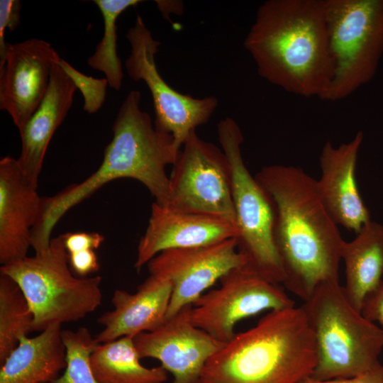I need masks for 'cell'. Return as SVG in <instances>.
I'll list each match as a JSON object with an SVG mask.
<instances>
[{"mask_svg":"<svg viewBox=\"0 0 383 383\" xmlns=\"http://www.w3.org/2000/svg\"><path fill=\"white\" fill-rule=\"evenodd\" d=\"M62 236L68 254L85 250H96L105 240L103 235L96 232L67 233Z\"/></svg>","mask_w":383,"mask_h":383,"instance_id":"obj_28","label":"cell"},{"mask_svg":"<svg viewBox=\"0 0 383 383\" xmlns=\"http://www.w3.org/2000/svg\"><path fill=\"white\" fill-rule=\"evenodd\" d=\"M60 56L47 41L30 38L8 43L0 60V109L20 131L43 100L53 65Z\"/></svg>","mask_w":383,"mask_h":383,"instance_id":"obj_13","label":"cell"},{"mask_svg":"<svg viewBox=\"0 0 383 383\" xmlns=\"http://www.w3.org/2000/svg\"><path fill=\"white\" fill-rule=\"evenodd\" d=\"M362 141V131L338 146L328 140L319 158L321 177L316 179L319 197L334 222L355 233L371 221L355 177Z\"/></svg>","mask_w":383,"mask_h":383,"instance_id":"obj_15","label":"cell"},{"mask_svg":"<svg viewBox=\"0 0 383 383\" xmlns=\"http://www.w3.org/2000/svg\"><path fill=\"white\" fill-rule=\"evenodd\" d=\"M58 61L52 66L43 100L19 131L21 150L17 160L28 181L36 188L48 147L72 107L77 89Z\"/></svg>","mask_w":383,"mask_h":383,"instance_id":"obj_19","label":"cell"},{"mask_svg":"<svg viewBox=\"0 0 383 383\" xmlns=\"http://www.w3.org/2000/svg\"><path fill=\"white\" fill-rule=\"evenodd\" d=\"M218 142L231 170L232 199L235 211L238 250L245 266L267 280L282 284L284 272L275 247V214L267 193L246 167L241 152L244 138L231 118L217 125Z\"/></svg>","mask_w":383,"mask_h":383,"instance_id":"obj_7","label":"cell"},{"mask_svg":"<svg viewBox=\"0 0 383 383\" xmlns=\"http://www.w3.org/2000/svg\"><path fill=\"white\" fill-rule=\"evenodd\" d=\"M361 312L368 320L377 323L383 331V281L366 297Z\"/></svg>","mask_w":383,"mask_h":383,"instance_id":"obj_30","label":"cell"},{"mask_svg":"<svg viewBox=\"0 0 383 383\" xmlns=\"http://www.w3.org/2000/svg\"><path fill=\"white\" fill-rule=\"evenodd\" d=\"M72 272L79 277H87L99 270L98 257L94 250H85L68 254Z\"/></svg>","mask_w":383,"mask_h":383,"instance_id":"obj_29","label":"cell"},{"mask_svg":"<svg viewBox=\"0 0 383 383\" xmlns=\"http://www.w3.org/2000/svg\"><path fill=\"white\" fill-rule=\"evenodd\" d=\"M237 235L236 226L229 221L154 202L148 226L138 242L134 267L140 271L167 250L211 245Z\"/></svg>","mask_w":383,"mask_h":383,"instance_id":"obj_16","label":"cell"},{"mask_svg":"<svg viewBox=\"0 0 383 383\" xmlns=\"http://www.w3.org/2000/svg\"><path fill=\"white\" fill-rule=\"evenodd\" d=\"M221 286L202 294L190 311V320L216 340L226 343L236 323L263 311L295 306L280 284L261 277L245 265L231 270Z\"/></svg>","mask_w":383,"mask_h":383,"instance_id":"obj_11","label":"cell"},{"mask_svg":"<svg viewBox=\"0 0 383 383\" xmlns=\"http://www.w3.org/2000/svg\"><path fill=\"white\" fill-rule=\"evenodd\" d=\"M244 46L268 82L323 100L333 77L323 0L265 1Z\"/></svg>","mask_w":383,"mask_h":383,"instance_id":"obj_2","label":"cell"},{"mask_svg":"<svg viewBox=\"0 0 383 383\" xmlns=\"http://www.w3.org/2000/svg\"><path fill=\"white\" fill-rule=\"evenodd\" d=\"M172 293L169 279L152 274L135 293L116 289L111 298L113 309L97 319L103 329L95 336L96 341L104 343L123 336L133 338L157 328L166 321Z\"/></svg>","mask_w":383,"mask_h":383,"instance_id":"obj_18","label":"cell"},{"mask_svg":"<svg viewBox=\"0 0 383 383\" xmlns=\"http://www.w3.org/2000/svg\"><path fill=\"white\" fill-rule=\"evenodd\" d=\"M300 383H383V365L380 363L364 373L351 377L316 380L309 377Z\"/></svg>","mask_w":383,"mask_h":383,"instance_id":"obj_31","label":"cell"},{"mask_svg":"<svg viewBox=\"0 0 383 383\" xmlns=\"http://www.w3.org/2000/svg\"><path fill=\"white\" fill-rule=\"evenodd\" d=\"M101 13L104 34L94 53L87 59L88 65L102 72L109 86L119 90L121 88L123 72L117 52V19L128 8L143 2L140 0H94Z\"/></svg>","mask_w":383,"mask_h":383,"instance_id":"obj_24","label":"cell"},{"mask_svg":"<svg viewBox=\"0 0 383 383\" xmlns=\"http://www.w3.org/2000/svg\"><path fill=\"white\" fill-rule=\"evenodd\" d=\"M131 53L125 61L128 76L134 81H143L153 102L157 130L173 136L176 145H182L196 128L206 123L218 106L214 96L202 99L178 92L160 74L155 55L160 43L155 40L140 15L126 35Z\"/></svg>","mask_w":383,"mask_h":383,"instance_id":"obj_9","label":"cell"},{"mask_svg":"<svg viewBox=\"0 0 383 383\" xmlns=\"http://www.w3.org/2000/svg\"><path fill=\"white\" fill-rule=\"evenodd\" d=\"M170 179L167 205L221 218L235 226L231 170L222 149L193 131L182 147Z\"/></svg>","mask_w":383,"mask_h":383,"instance_id":"obj_10","label":"cell"},{"mask_svg":"<svg viewBox=\"0 0 383 383\" xmlns=\"http://www.w3.org/2000/svg\"><path fill=\"white\" fill-rule=\"evenodd\" d=\"M255 177L273 204L284 287L306 301L321 284L339 282L345 240L319 197L316 179L300 167L282 165L265 166Z\"/></svg>","mask_w":383,"mask_h":383,"instance_id":"obj_1","label":"cell"},{"mask_svg":"<svg viewBox=\"0 0 383 383\" xmlns=\"http://www.w3.org/2000/svg\"><path fill=\"white\" fill-rule=\"evenodd\" d=\"M244 265L245 260L238 250L235 238L207 245L167 250L147 264L150 274L172 282L166 320L193 305L224 275Z\"/></svg>","mask_w":383,"mask_h":383,"instance_id":"obj_12","label":"cell"},{"mask_svg":"<svg viewBox=\"0 0 383 383\" xmlns=\"http://www.w3.org/2000/svg\"><path fill=\"white\" fill-rule=\"evenodd\" d=\"M23 174L17 159L0 160V262L28 256L31 233L40 211L42 197Z\"/></svg>","mask_w":383,"mask_h":383,"instance_id":"obj_17","label":"cell"},{"mask_svg":"<svg viewBox=\"0 0 383 383\" xmlns=\"http://www.w3.org/2000/svg\"><path fill=\"white\" fill-rule=\"evenodd\" d=\"M34 315L18 284L0 272V365L33 331Z\"/></svg>","mask_w":383,"mask_h":383,"instance_id":"obj_23","label":"cell"},{"mask_svg":"<svg viewBox=\"0 0 383 383\" xmlns=\"http://www.w3.org/2000/svg\"><path fill=\"white\" fill-rule=\"evenodd\" d=\"M0 272L23 292L34 315L33 331L79 321L101 304V277L73 274L62 235L43 252L1 265Z\"/></svg>","mask_w":383,"mask_h":383,"instance_id":"obj_6","label":"cell"},{"mask_svg":"<svg viewBox=\"0 0 383 383\" xmlns=\"http://www.w3.org/2000/svg\"><path fill=\"white\" fill-rule=\"evenodd\" d=\"M58 63L63 71L72 80L77 89H79L84 98L83 109L89 113L97 112L102 106L109 85L106 78L96 79L87 76L77 70L67 61L60 58Z\"/></svg>","mask_w":383,"mask_h":383,"instance_id":"obj_26","label":"cell"},{"mask_svg":"<svg viewBox=\"0 0 383 383\" xmlns=\"http://www.w3.org/2000/svg\"><path fill=\"white\" fill-rule=\"evenodd\" d=\"M192 306L183 308L154 331L133 337L140 358L157 360L172 374L171 383H201L207 362L225 344L192 323Z\"/></svg>","mask_w":383,"mask_h":383,"instance_id":"obj_14","label":"cell"},{"mask_svg":"<svg viewBox=\"0 0 383 383\" xmlns=\"http://www.w3.org/2000/svg\"><path fill=\"white\" fill-rule=\"evenodd\" d=\"M333 77L323 100H342L369 82L383 55V0H323Z\"/></svg>","mask_w":383,"mask_h":383,"instance_id":"obj_8","label":"cell"},{"mask_svg":"<svg viewBox=\"0 0 383 383\" xmlns=\"http://www.w3.org/2000/svg\"><path fill=\"white\" fill-rule=\"evenodd\" d=\"M340 258L345 266V294L361 311L366 297L383 281V226L369 221L352 240L343 242Z\"/></svg>","mask_w":383,"mask_h":383,"instance_id":"obj_21","label":"cell"},{"mask_svg":"<svg viewBox=\"0 0 383 383\" xmlns=\"http://www.w3.org/2000/svg\"><path fill=\"white\" fill-rule=\"evenodd\" d=\"M301 307L316 342L311 378L351 377L380 364L383 331L351 304L340 282L321 284Z\"/></svg>","mask_w":383,"mask_h":383,"instance_id":"obj_4","label":"cell"},{"mask_svg":"<svg viewBox=\"0 0 383 383\" xmlns=\"http://www.w3.org/2000/svg\"><path fill=\"white\" fill-rule=\"evenodd\" d=\"M316 361L313 333L295 306L270 311L236 333L209 360L201 383H300Z\"/></svg>","mask_w":383,"mask_h":383,"instance_id":"obj_3","label":"cell"},{"mask_svg":"<svg viewBox=\"0 0 383 383\" xmlns=\"http://www.w3.org/2000/svg\"><path fill=\"white\" fill-rule=\"evenodd\" d=\"M133 338L123 336L99 343L90 355L91 371L99 383H165L167 372L162 367H146Z\"/></svg>","mask_w":383,"mask_h":383,"instance_id":"obj_22","label":"cell"},{"mask_svg":"<svg viewBox=\"0 0 383 383\" xmlns=\"http://www.w3.org/2000/svg\"><path fill=\"white\" fill-rule=\"evenodd\" d=\"M21 4L18 0L0 1V60L3 59L6 50L5 31L8 28L14 31L21 23Z\"/></svg>","mask_w":383,"mask_h":383,"instance_id":"obj_27","label":"cell"},{"mask_svg":"<svg viewBox=\"0 0 383 383\" xmlns=\"http://www.w3.org/2000/svg\"><path fill=\"white\" fill-rule=\"evenodd\" d=\"M61 324L38 335L21 338L18 346L0 365V383H51L67 366Z\"/></svg>","mask_w":383,"mask_h":383,"instance_id":"obj_20","label":"cell"},{"mask_svg":"<svg viewBox=\"0 0 383 383\" xmlns=\"http://www.w3.org/2000/svg\"><path fill=\"white\" fill-rule=\"evenodd\" d=\"M66 348L65 372L51 383H99L90 365V355L99 344L86 327L77 331L62 330Z\"/></svg>","mask_w":383,"mask_h":383,"instance_id":"obj_25","label":"cell"},{"mask_svg":"<svg viewBox=\"0 0 383 383\" xmlns=\"http://www.w3.org/2000/svg\"><path fill=\"white\" fill-rule=\"evenodd\" d=\"M113 138L104 149L98 169L80 183L71 184L52 196L42 197L38 221L32 229L31 248L35 254L46 250L52 232L62 216L110 182L131 178L153 194L164 183L160 150L155 140L133 123L116 119Z\"/></svg>","mask_w":383,"mask_h":383,"instance_id":"obj_5","label":"cell"}]
</instances>
